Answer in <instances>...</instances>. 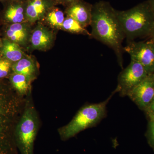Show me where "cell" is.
Here are the masks:
<instances>
[{
	"label": "cell",
	"instance_id": "obj_24",
	"mask_svg": "<svg viewBox=\"0 0 154 154\" xmlns=\"http://www.w3.org/2000/svg\"><path fill=\"white\" fill-rule=\"evenodd\" d=\"M151 39H152L154 41V38H151Z\"/></svg>",
	"mask_w": 154,
	"mask_h": 154
},
{
	"label": "cell",
	"instance_id": "obj_16",
	"mask_svg": "<svg viewBox=\"0 0 154 154\" xmlns=\"http://www.w3.org/2000/svg\"><path fill=\"white\" fill-rule=\"evenodd\" d=\"M5 17L7 20L14 23H21L24 22L25 17L24 9L21 5H12L8 8Z\"/></svg>",
	"mask_w": 154,
	"mask_h": 154
},
{
	"label": "cell",
	"instance_id": "obj_4",
	"mask_svg": "<svg viewBox=\"0 0 154 154\" xmlns=\"http://www.w3.org/2000/svg\"><path fill=\"white\" fill-rule=\"evenodd\" d=\"M119 92V90L116 88L104 102L86 105L82 107L71 121L59 128L58 132L61 138L63 140H66L84 130L96 126L106 116L107 104L114 94Z\"/></svg>",
	"mask_w": 154,
	"mask_h": 154
},
{
	"label": "cell",
	"instance_id": "obj_19",
	"mask_svg": "<svg viewBox=\"0 0 154 154\" xmlns=\"http://www.w3.org/2000/svg\"><path fill=\"white\" fill-rule=\"evenodd\" d=\"M11 67V64L10 61L7 59L0 60V79L8 75Z\"/></svg>",
	"mask_w": 154,
	"mask_h": 154
},
{
	"label": "cell",
	"instance_id": "obj_6",
	"mask_svg": "<svg viewBox=\"0 0 154 154\" xmlns=\"http://www.w3.org/2000/svg\"><path fill=\"white\" fill-rule=\"evenodd\" d=\"M123 50L129 54L131 60L141 64L149 75L154 73V41L152 39L129 42Z\"/></svg>",
	"mask_w": 154,
	"mask_h": 154
},
{
	"label": "cell",
	"instance_id": "obj_25",
	"mask_svg": "<svg viewBox=\"0 0 154 154\" xmlns=\"http://www.w3.org/2000/svg\"><path fill=\"white\" fill-rule=\"evenodd\" d=\"M1 41H0V46H1Z\"/></svg>",
	"mask_w": 154,
	"mask_h": 154
},
{
	"label": "cell",
	"instance_id": "obj_26",
	"mask_svg": "<svg viewBox=\"0 0 154 154\" xmlns=\"http://www.w3.org/2000/svg\"><path fill=\"white\" fill-rule=\"evenodd\" d=\"M154 75V73L153 74Z\"/></svg>",
	"mask_w": 154,
	"mask_h": 154
},
{
	"label": "cell",
	"instance_id": "obj_23",
	"mask_svg": "<svg viewBox=\"0 0 154 154\" xmlns=\"http://www.w3.org/2000/svg\"><path fill=\"white\" fill-rule=\"evenodd\" d=\"M75 1H76V0H63L65 2L69 4V5L72 4V3L73 2H75Z\"/></svg>",
	"mask_w": 154,
	"mask_h": 154
},
{
	"label": "cell",
	"instance_id": "obj_1",
	"mask_svg": "<svg viewBox=\"0 0 154 154\" xmlns=\"http://www.w3.org/2000/svg\"><path fill=\"white\" fill-rule=\"evenodd\" d=\"M91 37L101 42L113 50L117 61L122 67L125 34L117 18L116 10L105 1H100L93 5L91 24Z\"/></svg>",
	"mask_w": 154,
	"mask_h": 154
},
{
	"label": "cell",
	"instance_id": "obj_20",
	"mask_svg": "<svg viewBox=\"0 0 154 154\" xmlns=\"http://www.w3.org/2000/svg\"><path fill=\"white\" fill-rule=\"evenodd\" d=\"M150 118H154V99L151 103L145 109Z\"/></svg>",
	"mask_w": 154,
	"mask_h": 154
},
{
	"label": "cell",
	"instance_id": "obj_13",
	"mask_svg": "<svg viewBox=\"0 0 154 154\" xmlns=\"http://www.w3.org/2000/svg\"><path fill=\"white\" fill-rule=\"evenodd\" d=\"M12 67L14 73L24 75L31 81L36 76V65L33 61L30 58H22L16 62Z\"/></svg>",
	"mask_w": 154,
	"mask_h": 154
},
{
	"label": "cell",
	"instance_id": "obj_15",
	"mask_svg": "<svg viewBox=\"0 0 154 154\" xmlns=\"http://www.w3.org/2000/svg\"><path fill=\"white\" fill-rule=\"evenodd\" d=\"M11 80L14 89L20 96H26L31 91L30 82L32 81L26 76L14 73Z\"/></svg>",
	"mask_w": 154,
	"mask_h": 154
},
{
	"label": "cell",
	"instance_id": "obj_9",
	"mask_svg": "<svg viewBox=\"0 0 154 154\" xmlns=\"http://www.w3.org/2000/svg\"><path fill=\"white\" fill-rule=\"evenodd\" d=\"M93 5L81 0H76L67 8V17H71L86 28L91 25Z\"/></svg>",
	"mask_w": 154,
	"mask_h": 154
},
{
	"label": "cell",
	"instance_id": "obj_18",
	"mask_svg": "<svg viewBox=\"0 0 154 154\" xmlns=\"http://www.w3.org/2000/svg\"><path fill=\"white\" fill-rule=\"evenodd\" d=\"M65 19L63 12L57 8L50 11L46 16V21L51 26L54 28L60 29H61Z\"/></svg>",
	"mask_w": 154,
	"mask_h": 154
},
{
	"label": "cell",
	"instance_id": "obj_2",
	"mask_svg": "<svg viewBox=\"0 0 154 154\" xmlns=\"http://www.w3.org/2000/svg\"><path fill=\"white\" fill-rule=\"evenodd\" d=\"M25 101L17 92L0 88V154H16L15 129Z\"/></svg>",
	"mask_w": 154,
	"mask_h": 154
},
{
	"label": "cell",
	"instance_id": "obj_5",
	"mask_svg": "<svg viewBox=\"0 0 154 154\" xmlns=\"http://www.w3.org/2000/svg\"><path fill=\"white\" fill-rule=\"evenodd\" d=\"M38 127L39 119L30 91L25 96L24 110L15 129V142L21 154H33Z\"/></svg>",
	"mask_w": 154,
	"mask_h": 154
},
{
	"label": "cell",
	"instance_id": "obj_11",
	"mask_svg": "<svg viewBox=\"0 0 154 154\" xmlns=\"http://www.w3.org/2000/svg\"><path fill=\"white\" fill-rule=\"evenodd\" d=\"M7 36L11 41L24 45L29 40L30 31L24 23H14L7 30Z\"/></svg>",
	"mask_w": 154,
	"mask_h": 154
},
{
	"label": "cell",
	"instance_id": "obj_8",
	"mask_svg": "<svg viewBox=\"0 0 154 154\" xmlns=\"http://www.w3.org/2000/svg\"><path fill=\"white\" fill-rule=\"evenodd\" d=\"M127 96L140 108L145 110L154 99L153 74L148 75Z\"/></svg>",
	"mask_w": 154,
	"mask_h": 154
},
{
	"label": "cell",
	"instance_id": "obj_7",
	"mask_svg": "<svg viewBox=\"0 0 154 154\" xmlns=\"http://www.w3.org/2000/svg\"><path fill=\"white\" fill-rule=\"evenodd\" d=\"M149 75L141 64L136 61L131 60L128 66L119 75L117 88L121 96H127L132 89L143 81Z\"/></svg>",
	"mask_w": 154,
	"mask_h": 154
},
{
	"label": "cell",
	"instance_id": "obj_3",
	"mask_svg": "<svg viewBox=\"0 0 154 154\" xmlns=\"http://www.w3.org/2000/svg\"><path fill=\"white\" fill-rule=\"evenodd\" d=\"M128 42L138 38H154V14L147 1L126 10H116Z\"/></svg>",
	"mask_w": 154,
	"mask_h": 154
},
{
	"label": "cell",
	"instance_id": "obj_17",
	"mask_svg": "<svg viewBox=\"0 0 154 154\" xmlns=\"http://www.w3.org/2000/svg\"><path fill=\"white\" fill-rule=\"evenodd\" d=\"M61 29L70 33L91 36V33L88 32L85 28L83 27L75 19L69 17L65 19Z\"/></svg>",
	"mask_w": 154,
	"mask_h": 154
},
{
	"label": "cell",
	"instance_id": "obj_14",
	"mask_svg": "<svg viewBox=\"0 0 154 154\" xmlns=\"http://www.w3.org/2000/svg\"><path fill=\"white\" fill-rule=\"evenodd\" d=\"M2 51L6 59L10 62H17L24 56V53L19 45L8 40L4 41Z\"/></svg>",
	"mask_w": 154,
	"mask_h": 154
},
{
	"label": "cell",
	"instance_id": "obj_21",
	"mask_svg": "<svg viewBox=\"0 0 154 154\" xmlns=\"http://www.w3.org/2000/svg\"><path fill=\"white\" fill-rule=\"evenodd\" d=\"M151 120L149 126L150 135L154 143V118H151Z\"/></svg>",
	"mask_w": 154,
	"mask_h": 154
},
{
	"label": "cell",
	"instance_id": "obj_22",
	"mask_svg": "<svg viewBox=\"0 0 154 154\" xmlns=\"http://www.w3.org/2000/svg\"><path fill=\"white\" fill-rule=\"evenodd\" d=\"M147 2H148L149 5L154 14V0H147Z\"/></svg>",
	"mask_w": 154,
	"mask_h": 154
},
{
	"label": "cell",
	"instance_id": "obj_12",
	"mask_svg": "<svg viewBox=\"0 0 154 154\" xmlns=\"http://www.w3.org/2000/svg\"><path fill=\"white\" fill-rule=\"evenodd\" d=\"M47 10L44 0H31L25 11V17L30 22H35L44 16Z\"/></svg>",
	"mask_w": 154,
	"mask_h": 154
},
{
	"label": "cell",
	"instance_id": "obj_10",
	"mask_svg": "<svg viewBox=\"0 0 154 154\" xmlns=\"http://www.w3.org/2000/svg\"><path fill=\"white\" fill-rule=\"evenodd\" d=\"M53 38L51 31L43 25H39L33 30L30 41L33 49L44 50L51 46Z\"/></svg>",
	"mask_w": 154,
	"mask_h": 154
}]
</instances>
